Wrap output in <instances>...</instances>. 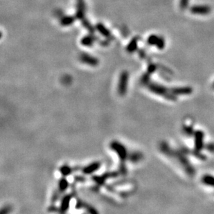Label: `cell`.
<instances>
[{
    "instance_id": "cell-1",
    "label": "cell",
    "mask_w": 214,
    "mask_h": 214,
    "mask_svg": "<svg viewBox=\"0 0 214 214\" xmlns=\"http://www.w3.org/2000/svg\"><path fill=\"white\" fill-rule=\"evenodd\" d=\"M160 150L163 153H164L170 157H174L177 159V161L182 165L184 168L186 173L191 177L195 175L196 174V170L193 168V166L190 163L189 160H188L187 157H186V154L182 151H175L172 149L167 143L163 141L160 144Z\"/></svg>"
},
{
    "instance_id": "cell-2",
    "label": "cell",
    "mask_w": 214,
    "mask_h": 214,
    "mask_svg": "<svg viewBox=\"0 0 214 214\" xmlns=\"http://www.w3.org/2000/svg\"><path fill=\"white\" fill-rule=\"evenodd\" d=\"M148 87L151 91H153L155 94L159 95V96H164L165 98L169 100V101H176L177 100V97L176 95L172 94L170 92V89H167L166 87H164V86L159 85L157 83H154V82H148Z\"/></svg>"
},
{
    "instance_id": "cell-3",
    "label": "cell",
    "mask_w": 214,
    "mask_h": 214,
    "mask_svg": "<svg viewBox=\"0 0 214 214\" xmlns=\"http://www.w3.org/2000/svg\"><path fill=\"white\" fill-rule=\"evenodd\" d=\"M128 78L129 75L127 72H123L121 74L118 85V91L121 96L126 94L127 85H128Z\"/></svg>"
},
{
    "instance_id": "cell-4",
    "label": "cell",
    "mask_w": 214,
    "mask_h": 214,
    "mask_svg": "<svg viewBox=\"0 0 214 214\" xmlns=\"http://www.w3.org/2000/svg\"><path fill=\"white\" fill-rule=\"evenodd\" d=\"M193 136L195 139V149L200 152L204 147V134L202 130H196L195 131Z\"/></svg>"
},
{
    "instance_id": "cell-5",
    "label": "cell",
    "mask_w": 214,
    "mask_h": 214,
    "mask_svg": "<svg viewBox=\"0 0 214 214\" xmlns=\"http://www.w3.org/2000/svg\"><path fill=\"white\" fill-rule=\"evenodd\" d=\"M79 59L82 63L87 64L89 66L95 67L97 66L98 64V60L96 58L88 54L87 53H82L79 56Z\"/></svg>"
},
{
    "instance_id": "cell-6",
    "label": "cell",
    "mask_w": 214,
    "mask_h": 214,
    "mask_svg": "<svg viewBox=\"0 0 214 214\" xmlns=\"http://www.w3.org/2000/svg\"><path fill=\"white\" fill-rule=\"evenodd\" d=\"M112 148L118 153L119 156L122 161H124L127 158V152L126 150L123 145L119 144V142H114L112 144Z\"/></svg>"
},
{
    "instance_id": "cell-7",
    "label": "cell",
    "mask_w": 214,
    "mask_h": 214,
    "mask_svg": "<svg viewBox=\"0 0 214 214\" xmlns=\"http://www.w3.org/2000/svg\"><path fill=\"white\" fill-rule=\"evenodd\" d=\"M76 18L80 20L85 18V4L83 0H78L76 6Z\"/></svg>"
},
{
    "instance_id": "cell-8",
    "label": "cell",
    "mask_w": 214,
    "mask_h": 214,
    "mask_svg": "<svg viewBox=\"0 0 214 214\" xmlns=\"http://www.w3.org/2000/svg\"><path fill=\"white\" fill-rule=\"evenodd\" d=\"M170 91L175 95H189L192 94L193 89L191 87H172L170 89Z\"/></svg>"
},
{
    "instance_id": "cell-9",
    "label": "cell",
    "mask_w": 214,
    "mask_h": 214,
    "mask_svg": "<svg viewBox=\"0 0 214 214\" xmlns=\"http://www.w3.org/2000/svg\"><path fill=\"white\" fill-rule=\"evenodd\" d=\"M191 11L193 14L207 15L211 12V8L208 6H193L191 8Z\"/></svg>"
},
{
    "instance_id": "cell-10",
    "label": "cell",
    "mask_w": 214,
    "mask_h": 214,
    "mask_svg": "<svg viewBox=\"0 0 214 214\" xmlns=\"http://www.w3.org/2000/svg\"><path fill=\"white\" fill-rule=\"evenodd\" d=\"M95 28H96V30H97L102 35L107 37V38L111 39L112 37V33H110V31L108 30V29H107L102 23H98L97 25H96V27H95Z\"/></svg>"
},
{
    "instance_id": "cell-11",
    "label": "cell",
    "mask_w": 214,
    "mask_h": 214,
    "mask_svg": "<svg viewBox=\"0 0 214 214\" xmlns=\"http://www.w3.org/2000/svg\"><path fill=\"white\" fill-rule=\"evenodd\" d=\"M76 17L71 16V15H68V16H64L60 19V25L63 27H68V26L72 25V24L75 22Z\"/></svg>"
},
{
    "instance_id": "cell-12",
    "label": "cell",
    "mask_w": 214,
    "mask_h": 214,
    "mask_svg": "<svg viewBox=\"0 0 214 214\" xmlns=\"http://www.w3.org/2000/svg\"><path fill=\"white\" fill-rule=\"evenodd\" d=\"M94 41H95V37H94V36L91 35H91H86L82 37V38L81 39L80 42H81V44H82L83 46H91L93 44H94Z\"/></svg>"
},
{
    "instance_id": "cell-13",
    "label": "cell",
    "mask_w": 214,
    "mask_h": 214,
    "mask_svg": "<svg viewBox=\"0 0 214 214\" xmlns=\"http://www.w3.org/2000/svg\"><path fill=\"white\" fill-rule=\"evenodd\" d=\"M138 38L137 37H134L131 40V41L129 42V44H127L126 50L127 51H128L129 53H132L134 51H135L137 49L138 47Z\"/></svg>"
},
{
    "instance_id": "cell-14",
    "label": "cell",
    "mask_w": 214,
    "mask_h": 214,
    "mask_svg": "<svg viewBox=\"0 0 214 214\" xmlns=\"http://www.w3.org/2000/svg\"><path fill=\"white\" fill-rule=\"evenodd\" d=\"M202 182L206 185L214 187V177L210 175H204L202 178Z\"/></svg>"
},
{
    "instance_id": "cell-15",
    "label": "cell",
    "mask_w": 214,
    "mask_h": 214,
    "mask_svg": "<svg viewBox=\"0 0 214 214\" xmlns=\"http://www.w3.org/2000/svg\"><path fill=\"white\" fill-rule=\"evenodd\" d=\"M159 39V37L157 35H151L148 37V38L147 40V42L148 44L152 46H156L157 43Z\"/></svg>"
},
{
    "instance_id": "cell-16",
    "label": "cell",
    "mask_w": 214,
    "mask_h": 214,
    "mask_svg": "<svg viewBox=\"0 0 214 214\" xmlns=\"http://www.w3.org/2000/svg\"><path fill=\"white\" fill-rule=\"evenodd\" d=\"M81 21H82V25L84 26L85 28L87 29V30L89 31V33H90L92 34L94 32V27H93V26L91 25L90 22L88 21L87 19L85 18L82 20H81Z\"/></svg>"
},
{
    "instance_id": "cell-17",
    "label": "cell",
    "mask_w": 214,
    "mask_h": 214,
    "mask_svg": "<svg viewBox=\"0 0 214 214\" xmlns=\"http://www.w3.org/2000/svg\"><path fill=\"white\" fill-rule=\"evenodd\" d=\"M143 155L140 153H134L130 157V160L132 162H138L142 159Z\"/></svg>"
},
{
    "instance_id": "cell-18",
    "label": "cell",
    "mask_w": 214,
    "mask_h": 214,
    "mask_svg": "<svg viewBox=\"0 0 214 214\" xmlns=\"http://www.w3.org/2000/svg\"><path fill=\"white\" fill-rule=\"evenodd\" d=\"M99 166H100L99 163H94V164H92L86 167V168H85L84 171L85 172H87V173H90V172L96 170V169L99 167Z\"/></svg>"
},
{
    "instance_id": "cell-19",
    "label": "cell",
    "mask_w": 214,
    "mask_h": 214,
    "mask_svg": "<svg viewBox=\"0 0 214 214\" xmlns=\"http://www.w3.org/2000/svg\"><path fill=\"white\" fill-rule=\"evenodd\" d=\"M183 130H184V133H185L187 136H189V137L193 136L195 133L193 127L192 126H190V125H184V126L183 127Z\"/></svg>"
},
{
    "instance_id": "cell-20",
    "label": "cell",
    "mask_w": 214,
    "mask_h": 214,
    "mask_svg": "<svg viewBox=\"0 0 214 214\" xmlns=\"http://www.w3.org/2000/svg\"><path fill=\"white\" fill-rule=\"evenodd\" d=\"M156 46L159 49H163L165 46V40L163 37H159Z\"/></svg>"
},
{
    "instance_id": "cell-21",
    "label": "cell",
    "mask_w": 214,
    "mask_h": 214,
    "mask_svg": "<svg viewBox=\"0 0 214 214\" xmlns=\"http://www.w3.org/2000/svg\"><path fill=\"white\" fill-rule=\"evenodd\" d=\"M69 204H70V197H66V198L64 200L63 204H62L61 209H64V210L67 209V208H68V207H69Z\"/></svg>"
},
{
    "instance_id": "cell-22",
    "label": "cell",
    "mask_w": 214,
    "mask_h": 214,
    "mask_svg": "<svg viewBox=\"0 0 214 214\" xmlns=\"http://www.w3.org/2000/svg\"><path fill=\"white\" fill-rule=\"evenodd\" d=\"M205 149L211 153H214V144L213 143H209L204 146Z\"/></svg>"
},
{
    "instance_id": "cell-23",
    "label": "cell",
    "mask_w": 214,
    "mask_h": 214,
    "mask_svg": "<svg viewBox=\"0 0 214 214\" xmlns=\"http://www.w3.org/2000/svg\"><path fill=\"white\" fill-rule=\"evenodd\" d=\"M189 0H180V7L182 9H184L187 7L188 4H189Z\"/></svg>"
},
{
    "instance_id": "cell-24",
    "label": "cell",
    "mask_w": 214,
    "mask_h": 214,
    "mask_svg": "<svg viewBox=\"0 0 214 214\" xmlns=\"http://www.w3.org/2000/svg\"><path fill=\"white\" fill-rule=\"evenodd\" d=\"M155 70H156V66H155V65H153V64H151V65H149V67H148V73H149L150 74H151V73H153V72H154Z\"/></svg>"
},
{
    "instance_id": "cell-25",
    "label": "cell",
    "mask_w": 214,
    "mask_h": 214,
    "mask_svg": "<svg viewBox=\"0 0 214 214\" xmlns=\"http://www.w3.org/2000/svg\"><path fill=\"white\" fill-rule=\"evenodd\" d=\"M213 87H214V82H213Z\"/></svg>"
}]
</instances>
